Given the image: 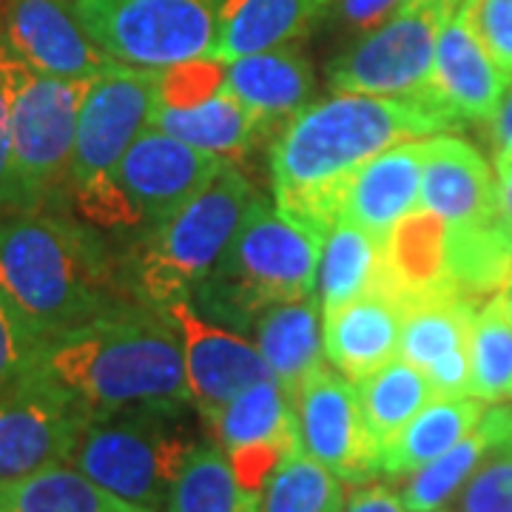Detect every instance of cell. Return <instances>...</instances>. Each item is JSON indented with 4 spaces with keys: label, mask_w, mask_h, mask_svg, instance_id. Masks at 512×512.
<instances>
[{
    "label": "cell",
    "mask_w": 512,
    "mask_h": 512,
    "mask_svg": "<svg viewBox=\"0 0 512 512\" xmlns=\"http://www.w3.org/2000/svg\"><path fill=\"white\" fill-rule=\"evenodd\" d=\"M458 128L441 111L367 94H330L302 109L271 148L276 208L325 237L339 217L345 188L387 148Z\"/></svg>",
    "instance_id": "obj_1"
},
{
    "label": "cell",
    "mask_w": 512,
    "mask_h": 512,
    "mask_svg": "<svg viewBox=\"0 0 512 512\" xmlns=\"http://www.w3.org/2000/svg\"><path fill=\"white\" fill-rule=\"evenodd\" d=\"M0 293L37 348L140 299L123 256L72 211L0 217Z\"/></svg>",
    "instance_id": "obj_2"
},
{
    "label": "cell",
    "mask_w": 512,
    "mask_h": 512,
    "mask_svg": "<svg viewBox=\"0 0 512 512\" xmlns=\"http://www.w3.org/2000/svg\"><path fill=\"white\" fill-rule=\"evenodd\" d=\"M35 365L94 416L148 404H191L183 345L163 308L143 299L40 345Z\"/></svg>",
    "instance_id": "obj_3"
},
{
    "label": "cell",
    "mask_w": 512,
    "mask_h": 512,
    "mask_svg": "<svg viewBox=\"0 0 512 512\" xmlns=\"http://www.w3.org/2000/svg\"><path fill=\"white\" fill-rule=\"evenodd\" d=\"M319 251L322 237L256 197L220 262L191 296L205 319L248 328L262 311L316 293Z\"/></svg>",
    "instance_id": "obj_4"
},
{
    "label": "cell",
    "mask_w": 512,
    "mask_h": 512,
    "mask_svg": "<svg viewBox=\"0 0 512 512\" xmlns=\"http://www.w3.org/2000/svg\"><path fill=\"white\" fill-rule=\"evenodd\" d=\"M256 197L248 177L228 165L171 220L143 231L128 248L123 265L131 291L157 308L191 299L231 245Z\"/></svg>",
    "instance_id": "obj_5"
},
{
    "label": "cell",
    "mask_w": 512,
    "mask_h": 512,
    "mask_svg": "<svg viewBox=\"0 0 512 512\" xmlns=\"http://www.w3.org/2000/svg\"><path fill=\"white\" fill-rule=\"evenodd\" d=\"M194 404H148L94 416L72 453L77 473L123 501L160 510L185 461L200 447L188 410Z\"/></svg>",
    "instance_id": "obj_6"
},
{
    "label": "cell",
    "mask_w": 512,
    "mask_h": 512,
    "mask_svg": "<svg viewBox=\"0 0 512 512\" xmlns=\"http://www.w3.org/2000/svg\"><path fill=\"white\" fill-rule=\"evenodd\" d=\"M92 80L26 69L12 97V168L26 211H69L77 117Z\"/></svg>",
    "instance_id": "obj_7"
},
{
    "label": "cell",
    "mask_w": 512,
    "mask_h": 512,
    "mask_svg": "<svg viewBox=\"0 0 512 512\" xmlns=\"http://www.w3.org/2000/svg\"><path fill=\"white\" fill-rule=\"evenodd\" d=\"M225 0H74L94 43L117 63L168 69L211 57Z\"/></svg>",
    "instance_id": "obj_8"
},
{
    "label": "cell",
    "mask_w": 512,
    "mask_h": 512,
    "mask_svg": "<svg viewBox=\"0 0 512 512\" xmlns=\"http://www.w3.org/2000/svg\"><path fill=\"white\" fill-rule=\"evenodd\" d=\"M444 18L447 15L433 9L402 6L399 15H393L379 29L356 37L348 49L330 60L325 69L330 92L419 103L450 117L433 92L436 43Z\"/></svg>",
    "instance_id": "obj_9"
},
{
    "label": "cell",
    "mask_w": 512,
    "mask_h": 512,
    "mask_svg": "<svg viewBox=\"0 0 512 512\" xmlns=\"http://www.w3.org/2000/svg\"><path fill=\"white\" fill-rule=\"evenodd\" d=\"M148 126L228 163L242 160L265 137L259 120L225 89V63L211 57L157 69Z\"/></svg>",
    "instance_id": "obj_10"
},
{
    "label": "cell",
    "mask_w": 512,
    "mask_h": 512,
    "mask_svg": "<svg viewBox=\"0 0 512 512\" xmlns=\"http://www.w3.org/2000/svg\"><path fill=\"white\" fill-rule=\"evenodd\" d=\"M89 421V407L32 359L0 393V481L69 464Z\"/></svg>",
    "instance_id": "obj_11"
},
{
    "label": "cell",
    "mask_w": 512,
    "mask_h": 512,
    "mask_svg": "<svg viewBox=\"0 0 512 512\" xmlns=\"http://www.w3.org/2000/svg\"><path fill=\"white\" fill-rule=\"evenodd\" d=\"M157 94V69H137L111 63L92 77L77 117L69 200L111 183L131 143L143 134L151 120Z\"/></svg>",
    "instance_id": "obj_12"
},
{
    "label": "cell",
    "mask_w": 512,
    "mask_h": 512,
    "mask_svg": "<svg viewBox=\"0 0 512 512\" xmlns=\"http://www.w3.org/2000/svg\"><path fill=\"white\" fill-rule=\"evenodd\" d=\"M228 160L148 126L123 154L111 185L126 202L134 231H151L220 177Z\"/></svg>",
    "instance_id": "obj_13"
},
{
    "label": "cell",
    "mask_w": 512,
    "mask_h": 512,
    "mask_svg": "<svg viewBox=\"0 0 512 512\" xmlns=\"http://www.w3.org/2000/svg\"><path fill=\"white\" fill-rule=\"evenodd\" d=\"M296 444L302 453L325 464L345 484H367L379 476L376 453L370 450L356 387L342 373L319 367L291 399Z\"/></svg>",
    "instance_id": "obj_14"
},
{
    "label": "cell",
    "mask_w": 512,
    "mask_h": 512,
    "mask_svg": "<svg viewBox=\"0 0 512 512\" xmlns=\"http://www.w3.org/2000/svg\"><path fill=\"white\" fill-rule=\"evenodd\" d=\"M0 46L32 72L92 80L111 60L74 12V0H0Z\"/></svg>",
    "instance_id": "obj_15"
},
{
    "label": "cell",
    "mask_w": 512,
    "mask_h": 512,
    "mask_svg": "<svg viewBox=\"0 0 512 512\" xmlns=\"http://www.w3.org/2000/svg\"><path fill=\"white\" fill-rule=\"evenodd\" d=\"M214 444L231 458L239 484L262 495L279 458L296 447L293 404L274 376L202 416Z\"/></svg>",
    "instance_id": "obj_16"
},
{
    "label": "cell",
    "mask_w": 512,
    "mask_h": 512,
    "mask_svg": "<svg viewBox=\"0 0 512 512\" xmlns=\"http://www.w3.org/2000/svg\"><path fill=\"white\" fill-rule=\"evenodd\" d=\"M163 311L180 333L188 393L200 419L237 399L242 390L271 379V367L254 342L205 319L188 299H177Z\"/></svg>",
    "instance_id": "obj_17"
},
{
    "label": "cell",
    "mask_w": 512,
    "mask_h": 512,
    "mask_svg": "<svg viewBox=\"0 0 512 512\" xmlns=\"http://www.w3.org/2000/svg\"><path fill=\"white\" fill-rule=\"evenodd\" d=\"M478 305L458 293H424L404 305L399 359L419 367L436 396H470V328Z\"/></svg>",
    "instance_id": "obj_18"
},
{
    "label": "cell",
    "mask_w": 512,
    "mask_h": 512,
    "mask_svg": "<svg viewBox=\"0 0 512 512\" xmlns=\"http://www.w3.org/2000/svg\"><path fill=\"white\" fill-rule=\"evenodd\" d=\"M507 86L510 80L484 49L473 26L470 3L464 0L456 12L441 20L433 72L436 100L458 126L490 123Z\"/></svg>",
    "instance_id": "obj_19"
},
{
    "label": "cell",
    "mask_w": 512,
    "mask_h": 512,
    "mask_svg": "<svg viewBox=\"0 0 512 512\" xmlns=\"http://www.w3.org/2000/svg\"><path fill=\"white\" fill-rule=\"evenodd\" d=\"M421 211L447 228H470L501 211L498 177L476 148L450 134L427 140L421 168Z\"/></svg>",
    "instance_id": "obj_20"
},
{
    "label": "cell",
    "mask_w": 512,
    "mask_h": 512,
    "mask_svg": "<svg viewBox=\"0 0 512 512\" xmlns=\"http://www.w3.org/2000/svg\"><path fill=\"white\" fill-rule=\"evenodd\" d=\"M427 140H407L367 160L345 188L336 222L359 225L367 234L387 242L396 225L421 208V168Z\"/></svg>",
    "instance_id": "obj_21"
},
{
    "label": "cell",
    "mask_w": 512,
    "mask_h": 512,
    "mask_svg": "<svg viewBox=\"0 0 512 512\" xmlns=\"http://www.w3.org/2000/svg\"><path fill=\"white\" fill-rule=\"evenodd\" d=\"M404 305L384 288H370L330 316H322L325 356L345 379L359 382L399 356Z\"/></svg>",
    "instance_id": "obj_22"
},
{
    "label": "cell",
    "mask_w": 512,
    "mask_h": 512,
    "mask_svg": "<svg viewBox=\"0 0 512 512\" xmlns=\"http://www.w3.org/2000/svg\"><path fill=\"white\" fill-rule=\"evenodd\" d=\"M225 89L259 120V126H288L311 106L313 69L302 43L291 40L256 55L225 63Z\"/></svg>",
    "instance_id": "obj_23"
},
{
    "label": "cell",
    "mask_w": 512,
    "mask_h": 512,
    "mask_svg": "<svg viewBox=\"0 0 512 512\" xmlns=\"http://www.w3.org/2000/svg\"><path fill=\"white\" fill-rule=\"evenodd\" d=\"M319 313V299L313 293L308 299L282 302L262 311L251 325L254 345L288 399L296 396V390L319 367H325V336Z\"/></svg>",
    "instance_id": "obj_24"
},
{
    "label": "cell",
    "mask_w": 512,
    "mask_h": 512,
    "mask_svg": "<svg viewBox=\"0 0 512 512\" xmlns=\"http://www.w3.org/2000/svg\"><path fill=\"white\" fill-rule=\"evenodd\" d=\"M325 9V0H225L211 60L231 63L291 40H302Z\"/></svg>",
    "instance_id": "obj_25"
},
{
    "label": "cell",
    "mask_w": 512,
    "mask_h": 512,
    "mask_svg": "<svg viewBox=\"0 0 512 512\" xmlns=\"http://www.w3.org/2000/svg\"><path fill=\"white\" fill-rule=\"evenodd\" d=\"M507 439H512V402L493 404L490 410H484L481 421L456 447H450L444 456L404 478L399 498L407 512L444 510L450 498L464 487V481L476 473L484 456L495 444Z\"/></svg>",
    "instance_id": "obj_26"
},
{
    "label": "cell",
    "mask_w": 512,
    "mask_h": 512,
    "mask_svg": "<svg viewBox=\"0 0 512 512\" xmlns=\"http://www.w3.org/2000/svg\"><path fill=\"white\" fill-rule=\"evenodd\" d=\"M484 416V402L473 396H436L407 421L402 433L379 456V476L407 478L456 447Z\"/></svg>",
    "instance_id": "obj_27"
},
{
    "label": "cell",
    "mask_w": 512,
    "mask_h": 512,
    "mask_svg": "<svg viewBox=\"0 0 512 512\" xmlns=\"http://www.w3.org/2000/svg\"><path fill=\"white\" fill-rule=\"evenodd\" d=\"M384 265V242L350 222H333L322 237L316 268V299L322 316H330L362 293L376 288Z\"/></svg>",
    "instance_id": "obj_28"
},
{
    "label": "cell",
    "mask_w": 512,
    "mask_h": 512,
    "mask_svg": "<svg viewBox=\"0 0 512 512\" xmlns=\"http://www.w3.org/2000/svg\"><path fill=\"white\" fill-rule=\"evenodd\" d=\"M353 387H356V402H359L370 450L376 453V464L384 447L407 427V421L413 419L424 404L436 399L427 376L399 356L379 370H373L365 379L353 382Z\"/></svg>",
    "instance_id": "obj_29"
},
{
    "label": "cell",
    "mask_w": 512,
    "mask_h": 512,
    "mask_svg": "<svg viewBox=\"0 0 512 512\" xmlns=\"http://www.w3.org/2000/svg\"><path fill=\"white\" fill-rule=\"evenodd\" d=\"M0 512H154L117 498L74 467L57 464L32 476L0 481Z\"/></svg>",
    "instance_id": "obj_30"
},
{
    "label": "cell",
    "mask_w": 512,
    "mask_h": 512,
    "mask_svg": "<svg viewBox=\"0 0 512 512\" xmlns=\"http://www.w3.org/2000/svg\"><path fill=\"white\" fill-rule=\"evenodd\" d=\"M165 512H262V495L239 484L217 444L202 441L174 481Z\"/></svg>",
    "instance_id": "obj_31"
},
{
    "label": "cell",
    "mask_w": 512,
    "mask_h": 512,
    "mask_svg": "<svg viewBox=\"0 0 512 512\" xmlns=\"http://www.w3.org/2000/svg\"><path fill=\"white\" fill-rule=\"evenodd\" d=\"M470 396L478 402H512V302L495 293L478 305L470 328Z\"/></svg>",
    "instance_id": "obj_32"
},
{
    "label": "cell",
    "mask_w": 512,
    "mask_h": 512,
    "mask_svg": "<svg viewBox=\"0 0 512 512\" xmlns=\"http://www.w3.org/2000/svg\"><path fill=\"white\" fill-rule=\"evenodd\" d=\"M345 498V481L296 444L265 481L262 512H339Z\"/></svg>",
    "instance_id": "obj_33"
},
{
    "label": "cell",
    "mask_w": 512,
    "mask_h": 512,
    "mask_svg": "<svg viewBox=\"0 0 512 512\" xmlns=\"http://www.w3.org/2000/svg\"><path fill=\"white\" fill-rule=\"evenodd\" d=\"M447 507V512H512V439L495 444Z\"/></svg>",
    "instance_id": "obj_34"
},
{
    "label": "cell",
    "mask_w": 512,
    "mask_h": 512,
    "mask_svg": "<svg viewBox=\"0 0 512 512\" xmlns=\"http://www.w3.org/2000/svg\"><path fill=\"white\" fill-rule=\"evenodd\" d=\"M29 66L0 46V217L29 214L12 168V97Z\"/></svg>",
    "instance_id": "obj_35"
},
{
    "label": "cell",
    "mask_w": 512,
    "mask_h": 512,
    "mask_svg": "<svg viewBox=\"0 0 512 512\" xmlns=\"http://www.w3.org/2000/svg\"><path fill=\"white\" fill-rule=\"evenodd\" d=\"M484 49L512 83V0H467Z\"/></svg>",
    "instance_id": "obj_36"
},
{
    "label": "cell",
    "mask_w": 512,
    "mask_h": 512,
    "mask_svg": "<svg viewBox=\"0 0 512 512\" xmlns=\"http://www.w3.org/2000/svg\"><path fill=\"white\" fill-rule=\"evenodd\" d=\"M402 6L404 0H330L319 15V23L345 35L362 37L384 26L393 15H399Z\"/></svg>",
    "instance_id": "obj_37"
},
{
    "label": "cell",
    "mask_w": 512,
    "mask_h": 512,
    "mask_svg": "<svg viewBox=\"0 0 512 512\" xmlns=\"http://www.w3.org/2000/svg\"><path fill=\"white\" fill-rule=\"evenodd\" d=\"M37 345L23 330L15 311L0 293V393L18 379L35 359Z\"/></svg>",
    "instance_id": "obj_38"
},
{
    "label": "cell",
    "mask_w": 512,
    "mask_h": 512,
    "mask_svg": "<svg viewBox=\"0 0 512 512\" xmlns=\"http://www.w3.org/2000/svg\"><path fill=\"white\" fill-rule=\"evenodd\" d=\"M339 512H407L396 490L384 484H356Z\"/></svg>",
    "instance_id": "obj_39"
},
{
    "label": "cell",
    "mask_w": 512,
    "mask_h": 512,
    "mask_svg": "<svg viewBox=\"0 0 512 512\" xmlns=\"http://www.w3.org/2000/svg\"><path fill=\"white\" fill-rule=\"evenodd\" d=\"M490 134H493L495 168L512 165V83L507 86V92L490 120Z\"/></svg>",
    "instance_id": "obj_40"
},
{
    "label": "cell",
    "mask_w": 512,
    "mask_h": 512,
    "mask_svg": "<svg viewBox=\"0 0 512 512\" xmlns=\"http://www.w3.org/2000/svg\"><path fill=\"white\" fill-rule=\"evenodd\" d=\"M495 177H498V200H501V211H504V217L512 222V165L495 168Z\"/></svg>",
    "instance_id": "obj_41"
},
{
    "label": "cell",
    "mask_w": 512,
    "mask_h": 512,
    "mask_svg": "<svg viewBox=\"0 0 512 512\" xmlns=\"http://www.w3.org/2000/svg\"><path fill=\"white\" fill-rule=\"evenodd\" d=\"M464 0H404V6H421V9H433V12H441V15H450L456 12Z\"/></svg>",
    "instance_id": "obj_42"
},
{
    "label": "cell",
    "mask_w": 512,
    "mask_h": 512,
    "mask_svg": "<svg viewBox=\"0 0 512 512\" xmlns=\"http://www.w3.org/2000/svg\"><path fill=\"white\" fill-rule=\"evenodd\" d=\"M504 293L510 296V302H512V274H510V282H507V288H504Z\"/></svg>",
    "instance_id": "obj_43"
},
{
    "label": "cell",
    "mask_w": 512,
    "mask_h": 512,
    "mask_svg": "<svg viewBox=\"0 0 512 512\" xmlns=\"http://www.w3.org/2000/svg\"><path fill=\"white\" fill-rule=\"evenodd\" d=\"M328 3H330V0H325V6H328Z\"/></svg>",
    "instance_id": "obj_44"
},
{
    "label": "cell",
    "mask_w": 512,
    "mask_h": 512,
    "mask_svg": "<svg viewBox=\"0 0 512 512\" xmlns=\"http://www.w3.org/2000/svg\"><path fill=\"white\" fill-rule=\"evenodd\" d=\"M439 512H444V510H439Z\"/></svg>",
    "instance_id": "obj_45"
}]
</instances>
